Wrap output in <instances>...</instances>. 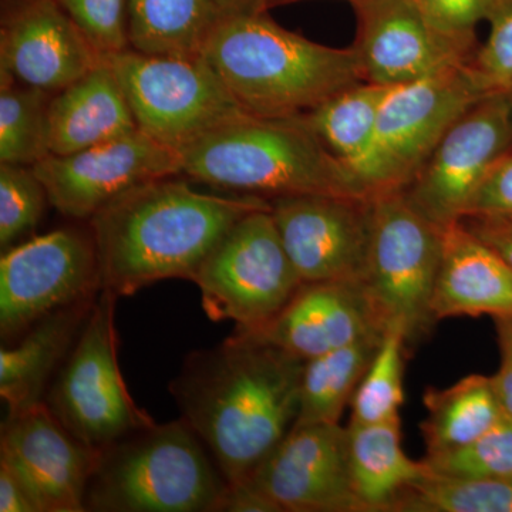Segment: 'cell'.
Masks as SVG:
<instances>
[{"instance_id":"cell-1","label":"cell","mask_w":512,"mask_h":512,"mask_svg":"<svg viewBox=\"0 0 512 512\" xmlns=\"http://www.w3.org/2000/svg\"><path fill=\"white\" fill-rule=\"evenodd\" d=\"M305 362L238 329L185 357L168 390L228 485L248 480L291 431Z\"/></svg>"},{"instance_id":"cell-2","label":"cell","mask_w":512,"mask_h":512,"mask_svg":"<svg viewBox=\"0 0 512 512\" xmlns=\"http://www.w3.org/2000/svg\"><path fill=\"white\" fill-rule=\"evenodd\" d=\"M175 177L138 185L89 220L101 291L131 296L165 279L191 281L245 215L271 207L252 195H215Z\"/></svg>"},{"instance_id":"cell-3","label":"cell","mask_w":512,"mask_h":512,"mask_svg":"<svg viewBox=\"0 0 512 512\" xmlns=\"http://www.w3.org/2000/svg\"><path fill=\"white\" fill-rule=\"evenodd\" d=\"M201 55L252 116H305L363 82L353 47L319 45L268 12L221 16Z\"/></svg>"},{"instance_id":"cell-4","label":"cell","mask_w":512,"mask_h":512,"mask_svg":"<svg viewBox=\"0 0 512 512\" xmlns=\"http://www.w3.org/2000/svg\"><path fill=\"white\" fill-rule=\"evenodd\" d=\"M181 175L235 194L370 197L301 117L247 114L180 153Z\"/></svg>"},{"instance_id":"cell-5","label":"cell","mask_w":512,"mask_h":512,"mask_svg":"<svg viewBox=\"0 0 512 512\" xmlns=\"http://www.w3.org/2000/svg\"><path fill=\"white\" fill-rule=\"evenodd\" d=\"M228 483L190 424L154 423L99 448L93 512H220Z\"/></svg>"},{"instance_id":"cell-6","label":"cell","mask_w":512,"mask_h":512,"mask_svg":"<svg viewBox=\"0 0 512 512\" xmlns=\"http://www.w3.org/2000/svg\"><path fill=\"white\" fill-rule=\"evenodd\" d=\"M443 229L410 204L403 191L372 198L365 278L367 296L383 329L397 328L407 346L429 335Z\"/></svg>"},{"instance_id":"cell-7","label":"cell","mask_w":512,"mask_h":512,"mask_svg":"<svg viewBox=\"0 0 512 512\" xmlns=\"http://www.w3.org/2000/svg\"><path fill=\"white\" fill-rule=\"evenodd\" d=\"M104 57L138 128L178 153L248 114L202 55H147L130 47Z\"/></svg>"},{"instance_id":"cell-8","label":"cell","mask_w":512,"mask_h":512,"mask_svg":"<svg viewBox=\"0 0 512 512\" xmlns=\"http://www.w3.org/2000/svg\"><path fill=\"white\" fill-rule=\"evenodd\" d=\"M119 296L101 291L82 332L64 360L45 402L77 440L109 446L156 420L128 393L117 359L116 306Z\"/></svg>"},{"instance_id":"cell-9","label":"cell","mask_w":512,"mask_h":512,"mask_svg":"<svg viewBox=\"0 0 512 512\" xmlns=\"http://www.w3.org/2000/svg\"><path fill=\"white\" fill-rule=\"evenodd\" d=\"M214 322L255 329L275 318L303 282L286 254L271 207L251 212L220 239L192 279Z\"/></svg>"},{"instance_id":"cell-10","label":"cell","mask_w":512,"mask_h":512,"mask_svg":"<svg viewBox=\"0 0 512 512\" xmlns=\"http://www.w3.org/2000/svg\"><path fill=\"white\" fill-rule=\"evenodd\" d=\"M493 94L471 62L392 87L380 107L367 190L370 197L403 191L448 128L477 101Z\"/></svg>"},{"instance_id":"cell-11","label":"cell","mask_w":512,"mask_h":512,"mask_svg":"<svg viewBox=\"0 0 512 512\" xmlns=\"http://www.w3.org/2000/svg\"><path fill=\"white\" fill-rule=\"evenodd\" d=\"M100 292L89 227L59 228L15 245L0 259V336L10 342L49 313Z\"/></svg>"},{"instance_id":"cell-12","label":"cell","mask_w":512,"mask_h":512,"mask_svg":"<svg viewBox=\"0 0 512 512\" xmlns=\"http://www.w3.org/2000/svg\"><path fill=\"white\" fill-rule=\"evenodd\" d=\"M512 150V93L488 94L453 124L403 190L441 229L460 221L495 164Z\"/></svg>"},{"instance_id":"cell-13","label":"cell","mask_w":512,"mask_h":512,"mask_svg":"<svg viewBox=\"0 0 512 512\" xmlns=\"http://www.w3.org/2000/svg\"><path fill=\"white\" fill-rule=\"evenodd\" d=\"M33 170L45 185L50 205L64 217L89 221L138 185L181 175V158L138 128L69 156L49 154Z\"/></svg>"},{"instance_id":"cell-14","label":"cell","mask_w":512,"mask_h":512,"mask_svg":"<svg viewBox=\"0 0 512 512\" xmlns=\"http://www.w3.org/2000/svg\"><path fill=\"white\" fill-rule=\"evenodd\" d=\"M353 43L363 82L397 87L468 63L476 40L436 28L416 0H357Z\"/></svg>"},{"instance_id":"cell-15","label":"cell","mask_w":512,"mask_h":512,"mask_svg":"<svg viewBox=\"0 0 512 512\" xmlns=\"http://www.w3.org/2000/svg\"><path fill=\"white\" fill-rule=\"evenodd\" d=\"M372 198L313 194L271 200L282 244L302 282L363 281Z\"/></svg>"},{"instance_id":"cell-16","label":"cell","mask_w":512,"mask_h":512,"mask_svg":"<svg viewBox=\"0 0 512 512\" xmlns=\"http://www.w3.org/2000/svg\"><path fill=\"white\" fill-rule=\"evenodd\" d=\"M244 483L276 512H362L350 480L348 427L339 423L293 424Z\"/></svg>"},{"instance_id":"cell-17","label":"cell","mask_w":512,"mask_h":512,"mask_svg":"<svg viewBox=\"0 0 512 512\" xmlns=\"http://www.w3.org/2000/svg\"><path fill=\"white\" fill-rule=\"evenodd\" d=\"M99 448L77 440L45 400L8 414L0 464L20 478L40 512H84Z\"/></svg>"},{"instance_id":"cell-18","label":"cell","mask_w":512,"mask_h":512,"mask_svg":"<svg viewBox=\"0 0 512 512\" xmlns=\"http://www.w3.org/2000/svg\"><path fill=\"white\" fill-rule=\"evenodd\" d=\"M103 59L56 0H2L0 70L19 82L55 94Z\"/></svg>"},{"instance_id":"cell-19","label":"cell","mask_w":512,"mask_h":512,"mask_svg":"<svg viewBox=\"0 0 512 512\" xmlns=\"http://www.w3.org/2000/svg\"><path fill=\"white\" fill-rule=\"evenodd\" d=\"M301 357L325 355L373 332H384L362 282H303L275 318L239 329Z\"/></svg>"},{"instance_id":"cell-20","label":"cell","mask_w":512,"mask_h":512,"mask_svg":"<svg viewBox=\"0 0 512 512\" xmlns=\"http://www.w3.org/2000/svg\"><path fill=\"white\" fill-rule=\"evenodd\" d=\"M431 311L436 322L457 316H512V269L461 221L443 228Z\"/></svg>"},{"instance_id":"cell-21","label":"cell","mask_w":512,"mask_h":512,"mask_svg":"<svg viewBox=\"0 0 512 512\" xmlns=\"http://www.w3.org/2000/svg\"><path fill=\"white\" fill-rule=\"evenodd\" d=\"M138 130L137 121L106 57L92 72L53 94L49 147L69 156Z\"/></svg>"},{"instance_id":"cell-22","label":"cell","mask_w":512,"mask_h":512,"mask_svg":"<svg viewBox=\"0 0 512 512\" xmlns=\"http://www.w3.org/2000/svg\"><path fill=\"white\" fill-rule=\"evenodd\" d=\"M97 296L49 313L23 333L18 345L3 346L0 397L8 406V414L45 400L52 377L73 349Z\"/></svg>"},{"instance_id":"cell-23","label":"cell","mask_w":512,"mask_h":512,"mask_svg":"<svg viewBox=\"0 0 512 512\" xmlns=\"http://www.w3.org/2000/svg\"><path fill=\"white\" fill-rule=\"evenodd\" d=\"M349 470L362 512H389L400 494L429 473L402 447L400 417L380 423H349Z\"/></svg>"},{"instance_id":"cell-24","label":"cell","mask_w":512,"mask_h":512,"mask_svg":"<svg viewBox=\"0 0 512 512\" xmlns=\"http://www.w3.org/2000/svg\"><path fill=\"white\" fill-rule=\"evenodd\" d=\"M389 89L392 87L357 83L303 116L330 153L356 175L367 194L377 121Z\"/></svg>"},{"instance_id":"cell-25","label":"cell","mask_w":512,"mask_h":512,"mask_svg":"<svg viewBox=\"0 0 512 512\" xmlns=\"http://www.w3.org/2000/svg\"><path fill=\"white\" fill-rule=\"evenodd\" d=\"M131 49L147 55L200 56L221 18L211 0H127Z\"/></svg>"},{"instance_id":"cell-26","label":"cell","mask_w":512,"mask_h":512,"mask_svg":"<svg viewBox=\"0 0 512 512\" xmlns=\"http://www.w3.org/2000/svg\"><path fill=\"white\" fill-rule=\"evenodd\" d=\"M426 420L421 423L427 454L464 446L504 419L491 377L470 375L447 389L424 393Z\"/></svg>"},{"instance_id":"cell-27","label":"cell","mask_w":512,"mask_h":512,"mask_svg":"<svg viewBox=\"0 0 512 512\" xmlns=\"http://www.w3.org/2000/svg\"><path fill=\"white\" fill-rule=\"evenodd\" d=\"M383 336L384 332L369 333L350 345L306 360L295 424L339 423Z\"/></svg>"},{"instance_id":"cell-28","label":"cell","mask_w":512,"mask_h":512,"mask_svg":"<svg viewBox=\"0 0 512 512\" xmlns=\"http://www.w3.org/2000/svg\"><path fill=\"white\" fill-rule=\"evenodd\" d=\"M52 97L0 70V163L33 167L49 156Z\"/></svg>"},{"instance_id":"cell-29","label":"cell","mask_w":512,"mask_h":512,"mask_svg":"<svg viewBox=\"0 0 512 512\" xmlns=\"http://www.w3.org/2000/svg\"><path fill=\"white\" fill-rule=\"evenodd\" d=\"M389 512H512V477L454 478L429 471Z\"/></svg>"},{"instance_id":"cell-30","label":"cell","mask_w":512,"mask_h":512,"mask_svg":"<svg viewBox=\"0 0 512 512\" xmlns=\"http://www.w3.org/2000/svg\"><path fill=\"white\" fill-rule=\"evenodd\" d=\"M407 340L402 330H384L382 343L352 399L353 424L399 419L404 403L403 375Z\"/></svg>"},{"instance_id":"cell-31","label":"cell","mask_w":512,"mask_h":512,"mask_svg":"<svg viewBox=\"0 0 512 512\" xmlns=\"http://www.w3.org/2000/svg\"><path fill=\"white\" fill-rule=\"evenodd\" d=\"M421 461L437 476L512 477V420L504 417L478 439L451 450L426 454Z\"/></svg>"},{"instance_id":"cell-32","label":"cell","mask_w":512,"mask_h":512,"mask_svg":"<svg viewBox=\"0 0 512 512\" xmlns=\"http://www.w3.org/2000/svg\"><path fill=\"white\" fill-rule=\"evenodd\" d=\"M49 195L33 167L0 163V248L15 247L33 234Z\"/></svg>"},{"instance_id":"cell-33","label":"cell","mask_w":512,"mask_h":512,"mask_svg":"<svg viewBox=\"0 0 512 512\" xmlns=\"http://www.w3.org/2000/svg\"><path fill=\"white\" fill-rule=\"evenodd\" d=\"M103 56L130 49L127 0H56Z\"/></svg>"},{"instance_id":"cell-34","label":"cell","mask_w":512,"mask_h":512,"mask_svg":"<svg viewBox=\"0 0 512 512\" xmlns=\"http://www.w3.org/2000/svg\"><path fill=\"white\" fill-rule=\"evenodd\" d=\"M490 36L471 60L478 77L491 93L512 89V0H500L487 20Z\"/></svg>"},{"instance_id":"cell-35","label":"cell","mask_w":512,"mask_h":512,"mask_svg":"<svg viewBox=\"0 0 512 512\" xmlns=\"http://www.w3.org/2000/svg\"><path fill=\"white\" fill-rule=\"evenodd\" d=\"M500 0H416L424 15L447 35L476 40L478 23L490 19Z\"/></svg>"},{"instance_id":"cell-36","label":"cell","mask_w":512,"mask_h":512,"mask_svg":"<svg viewBox=\"0 0 512 512\" xmlns=\"http://www.w3.org/2000/svg\"><path fill=\"white\" fill-rule=\"evenodd\" d=\"M477 214L512 215V150L494 165L471 200L466 215Z\"/></svg>"},{"instance_id":"cell-37","label":"cell","mask_w":512,"mask_h":512,"mask_svg":"<svg viewBox=\"0 0 512 512\" xmlns=\"http://www.w3.org/2000/svg\"><path fill=\"white\" fill-rule=\"evenodd\" d=\"M460 221L512 269V215H466Z\"/></svg>"},{"instance_id":"cell-38","label":"cell","mask_w":512,"mask_h":512,"mask_svg":"<svg viewBox=\"0 0 512 512\" xmlns=\"http://www.w3.org/2000/svg\"><path fill=\"white\" fill-rule=\"evenodd\" d=\"M494 319L497 323L501 363L498 372L491 376V382L504 416L512 420V316Z\"/></svg>"},{"instance_id":"cell-39","label":"cell","mask_w":512,"mask_h":512,"mask_svg":"<svg viewBox=\"0 0 512 512\" xmlns=\"http://www.w3.org/2000/svg\"><path fill=\"white\" fill-rule=\"evenodd\" d=\"M0 511L40 512L26 485L5 464H0Z\"/></svg>"},{"instance_id":"cell-40","label":"cell","mask_w":512,"mask_h":512,"mask_svg":"<svg viewBox=\"0 0 512 512\" xmlns=\"http://www.w3.org/2000/svg\"><path fill=\"white\" fill-rule=\"evenodd\" d=\"M221 16L268 12V0H211Z\"/></svg>"},{"instance_id":"cell-41","label":"cell","mask_w":512,"mask_h":512,"mask_svg":"<svg viewBox=\"0 0 512 512\" xmlns=\"http://www.w3.org/2000/svg\"><path fill=\"white\" fill-rule=\"evenodd\" d=\"M302 2V0H268V9L276 8V6L291 5V3ZM350 3H355L357 0H349Z\"/></svg>"},{"instance_id":"cell-42","label":"cell","mask_w":512,"mask_h":512,"mask_svg":"<svg viewBox=\"0 0 512 512\" xmlns=\"http://www.w3.org/2000/svg\"><path fill=\"white\" fill-rule=\"evenodd\" d=\"M510 92L512 93V89L510 90Z\"/></svg>"}]
</instances>
